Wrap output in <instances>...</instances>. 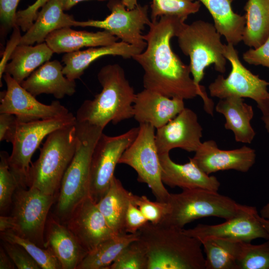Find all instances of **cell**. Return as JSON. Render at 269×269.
<instances>
[{"instance_id": "1", "label": "cell", "mask_w": 269, "mask_h": 269, "mask_svg": "<svg viewBox=\"0 0 269 269\" xmlns=\"http://www.w3.org/2000/svg\"><path fill=\"white\" fill-rule=\"evenodd\" d=\"M186 19L162 16L151 21L148 32L143 35L146 48L132 58L144 71V89L169 98L183 100L199 96L203 101L206 112L213 116L214 104L208 96L205 87L194 83L190 77L189 65L185 64L171 47V38L177 37Z\"/></svg>"}, {"instance_id": "2", "label": "cell", "mask_w": 269, "mask_h": 269, "mask_svg": "<svg viewBox=\"0 0 269 269\" xmlns=\"http://www.w3.org/2000/svg\"><path fill=\"white\" fill-rule=\"evenodd\" d=\"M137 234L146 249L147 269H205L201 241L183 229L148 222Z\"/></svg>"}, {"instance_id": "3", "label": "cell", "mask_w": 269, "mask_h": 269, "mask_svg": "<svg viewBox=\"0 0 269 269\" xmlns=\"http://www.w3.org/2000/svg\"><path fill=\"white\" fill-rule=\"evenodd\" d=\"M102 89L92 100H86L76 112L77 122H86L104 129L133 118L136 93L118 64L103 66L97 75Z\"/></svg>"}, {"instance_id": "4", "label": "cell", "mask_w": 269, "mask_h": 269, "mask_svg": "<svg viewBox=\"0 0 269 269\" xmlns=\"http://www.w3.org/2000/svg\"><path fill=\"white\" fill-rule=\"evenodd\" d=\"M103 130L86 122H76V150L62 178L56 206L57 216L61 221H66L89 196L92 155Z\"/></svg>"}, {"instance_id": "5", "label": "cell", "mask_w": 269, "mask_h": 269, "mask_svg": "<svg viewBox=\"0 0 269 269\" xmlns=\"http://www.w3.org/2000/svg\"><path fill=\"white\" fill-rule=\"evenodd\" d=\"M76 124L58 129L47 136L39 157L31 164L27 187L56 196L75 152Z\"/></svg>"}, {"instance_id": "6", "label": "cell", "mask_w": 269, "mask_h": 269, "mask_svg": "<svg viewBox=\"0 0 269 269\" xmlns=\"http://www.w3.org/2000/svg\"><path fill=\"white\" fill-rule=\"evenodd\" d=\"M167 203L168 213L159 224L179 229L203 217H217L227 220L249 206L239 204L218 192L204 189H186L179 193H170Z\"/></svg>"}, {"instance_id": "7", "label": "cell", "mask_w": 269, "mask_h": 269, "mask_svg": "<svg viewBox=\"0 0 269 269\" xmlns=\"http://www.w3.org/2000/svg\"><path fill=\"white\" fill-rule=\"evenodd\" d=\"M221 36L214 24L202 20L185 23L177 36L181 51L189 57L191 74L197 86H201L205 69L210 65L214 64L221 73L226 71L227 60Z\"/></svg>"}, {"instance_id": "8", "label": "cell", "mask_w": 269, "mask_h": 269, "mask_svg": "<svg viewBox=\"0 0 269 269\" xmlns=\"http://www.w3.org/2000/svg\"><path fill=\"white\" fill-rule=\"evenodd\" d=\"M223 55L231 65L228 76L219 75L208 87L211 97L220 99L230 96L248 98L255 101L263 115L269 113V82L252 73L241 62L231 44H224Z\"/></svg>"}, {"instance_id": "9", "label": "cell", "mask_w": 269, "mask_h": 269, "mask_svg": "<svg viewBox=\"0 0 269 269\" xmlns=\"http://www.w3.org/2000/svg\"><path fill=\"white\" fill-rule=\"evenodd\" d=\"M155 134V128L151 125L139 124L136 137L124 152L119 163L132 167L137 173V181L148 185L156 200L167 203L170 193L161 180Z\"/></svg>"}, {"instance_id": "10", "label": "cell", "mask_w": 269, "mask_h": 269, "mask_svg": "<svg viewBox=\"0 0 269 269\" xmlns=\"http://www.w3.org/2000/svg\"><path fill=\"white\" fill-rule=\"evenodd\" d=\"M76 116L70 112L61 117L18 122L9 157L10 169L22 187H27L31 159L42 140L55 130L76 123Z\"/></svg>"}, {"instance_id": "11", "label": "cell", "mask_w": 269, "mask_h": 269, "mask_svg": "<svg viewBox=\"0 0 269 269\" xmlns=\"http://www.w3.org/2000/svg\"><path fill=\"white\" fill-rule=\"evenodd\" d=\"M55 197L35 188L27 189L19 185L12 198L11 216L15 228L12 232L45 248L44 232L47 217Z\"/></svg>"}, {"instance_id": "12", "label": "cell", "mask_w": 269, "mask_h": 269, "mask_svg": "<svg viewBox=\"0 0 269 269\" xmlns=\"http://www.w3.org/2000/svg\"><path fill=\"white\" fill-rule=\"evenodd\" d=\"M139 127L116 136L103 133L93 150L90 169L89 196L97 203L108 191L116 166L125 150L136 137Z\"/></svg>"}, {"instance_id": "13", "label": "cell", "mask_w": 269, "mask_h": 269, "mask_svg": "<svg viewBox=\"0 0 269 269\" xmlns=\"http://www.w3.org/2000/svg\"><path fill=\"white\" fill-rule=\"evenodd\" d=\"M107 6L111 14L104 19L82 21L75 20L73 26L101 28L124 42L145 49L146 42L141 32L145 25L148 26L151 22L148 17V6L138 4L134 8L129 10L121 0H110Z\"/></svg>"}, {"instance_id": "14", "label": "cell", "mask_w": 269, "mask_h": 269, "mask_svg": "<svg viewBox=\"0 0 269 269\" xmlns=\"http://www.w3.org/2000/svg\"><path fill=\"white\" fill-rule=\"evenodd\" d=\"M6 90L0 93V113L14 115L18 122L53 119L64 116L70 112L58 101L50 105L37 100L9 74L4 73Z\"/></svg>"}, {"instance_id": "15", "label": "cell", "mask_w": 269, "mask_h": 269, "mask_svg": "<svg viewBox=\"0 0 269 269\" xmlns=\"http://www.w3.org/2000/svg\"><path fill=\"white\" fill-rule=\"evenodd\" d=\"M256 208L248 207L240 214L217 225L198 224L193 228L183 229L188 236L200 241L208 237L250 243L258 238L269 239V234L258 219Z\"/></svg>"}, {"instance_id": "16", "label": "cell", "mask_w": 269, "mask_h": 269, "mask_svg": "<svg viewBox=\"0 0 269 269\" xmlns=\"http://www.w3.org/2000/svg\"><path fill=\"white\" fill-rule=\"evenodd\" d=\"M203 128L195 112L185 108L163 126L157 129L155 140L159 154L175 148L195 152L201 145Z\"/></svg>"}, {"instance_id": "17", "label": "cell", "mask_w": 269, "mask_h": 269, "mask_svg": "<svg viewBox=\"0 0 269 269\" xmlns=\"http://www.w3.org/2000/svg\"><path fill=\"white\" fill-rule=\"evenodd\" d=\"M66 222L88 253L103 241L116 235L89 196L76 207Z\"/></svg>"}, {"instance_id": "18", "label": "cell", "mask_w": 269, "mask_h": 269, "mask_svg": "<svg viewBox=\"0 0 269 269\" xmlns=\"http://www.w3.org/2000/svg\"><path fill=\"white\" fill-rule=\"evenodd\" d=\"M256 154L255 149L244 145L237 149H220L216 142L208 140L202 142L192 159L206 174L226 170L246 172L254 164Z\"/></svg>"}, {"instance_id": "19", "label": "cell", "mask_w": 269, "mask_h": 269, "mask_svg": "<svg viewBox=\"0 0 269 269\" xmlns=\"http://www.w3.org/2000/svg\"><path fill=\"white\" fill-rule=\"evenodd\" d=\"M185 108L184 100L169 98L144 89L136 93L133 105V118L139 123L158 129Z\"/></svg>"}, {"instance_id": "20", "label": "cell", "mask_w": 269, "mask_h": 269, "mask_svg": "<svg viewBox=\"0 0 269 269\" xmlns=\"http://www.w3.org/2000/svg\"><path fill=\"white\" fill-rule=\"evenodd\" d=\"M163 184L182 190L204 189L218 192L220 183L214 176L206 174L189 158L185 164H178L170 157L169 153L159 154Z\"/></svg>"}, {"instance_id": "21", "label": "cell", "mask_w": 269, "mask_h": 269, "mask_svg": "<svg viewBox=\"0 0 269 269\" xmlns=\"http://www.w3.org/2000/svg\"><path fill=\"white\" fill-rule=\"evenodd\" d=\"M63 68L59 61H48L35 70L20 85L34 97L46 94L61 99L66 96H72L76 92L75 80L67 78L63 73Z\"/></svg>"}, {"instance_id": "22", "label": "cell", "mask_w": 269, "mask_h": 269, "mask_svg": "<svg viewBox=\"0 0 269 269\" xmlns=\"http://www.w3.org/2000/svg\"><path fill=\"white\" fill-rule=\"evenodd\" d=\"M144 50L121 41L111 45L65 53L62 58L64 65L63 73L68 79L75 80L80 78L92 62L102 57L113 55L130 59Z\"/></svg>"}, {"instance_id": "23", "label": "cell", "mask_w": 269, "mask_h": 269, "mask_svg": "<svg viewBox=\"0 0 269 269\" xmlns=\"http://www.w3.org/2000/svg\"><path fill=\"white\" fill-rule=\"evenodd\" d=\"M45 248L51 250L62 269H77L87 254L67 226L52 217L47 222Z\"/></svg>"}, {"instance_id": "24", "label": "cell", "mask_w": 269, "mask_h": 269, "mask_svg": "<svg viewBox=\"0 0 269 269\" xmlns=\"http://www.w3.org/2000/svg\"><path fill=\"white\" fill-rule=\"evenodd\" d=\"M119 38L107 30L96 32L76 30L70 27L54 31L46 37L45 42L54 53H67L86 47H95L112 44Z\"/></svg>"}, {"instance_id": "25", "label": "cell", "mask_w": 269, "mask_h": 269, "mask_svg": "<svg viewBox=\"0 0 269 269\" xmlns=\"http://www.w3.org/2000/svg\"><path fill=\"white\" fill-rule=\"evenodd\" d=\"M215 109L224 116L225 128L232 131L236 141L252 142L256 135L251 124L254 115L252 106L246 104L242 98L230 96L220 99Z\"/></svg>"}, {"instance_id": "26", "label": "cell", "mask_w": 269, "mask_h": 269, "mask_svg": "<svg viewBox=\"0 0 269 269\" xmlns=\"http://www.w3.org/2000/svg\"><path fill=\"white\" fill-rule=\"evenodd\" d=\"M41 8L31 26L22 35L19 44L44 42L54 31L73 26L75 19L64 12L59 0H50Z\"/></svg>"}, {"instance_id": "27", "label": "cell", "mask_w": 269, "mask_h": 269, "mask_svg": "<svg viewBox=\"0 0 269 269\" xmlns=\"http://www.w3.org/2000/svg\"><path fill=\"white\" fill-rule=\"evenodd\" d=\"M132 195L114 176L108 191L97 203L108 225L116 235L127 233L125 219Z\"/></svg>"}, {"instance_id": "28", "label": "cell", "mask_w": 269, "mask_h": 269, "mask_svg": "<svg viewBox=\"0 0 269 269\" xmlns=\"http://www.w3.org/2000/svg\"><path fill=\"white\" fill-rule=\"evenodd\" d=\"M198 0L209 11L216 29L227 43L235 46L242 41L246 17L234 12L231 5L233 0Z\"/></svg>"}, {"instance_id": "29", "label": "cell", "mask_w": 269, "mask_h": 269, "mask_svg": "<svg viewBox=\"0 0 269 269\" xmlns=\"http://www.w3.org/2000/svg\"><path fill=\"white\" fill-rule=\"evenodd\" d=\"M53 51L44 42L35 46L19 44L5 67L4 73L9 74L21 84L35 70L49 61Z\"/></svg>"}, {"instance_id": "30", "label": "cell", "mask_w": 269, "mask_h": 269, "mask_svg": "<svg viewBox=\"0 0 269 269\" xmlns=\"http://www.w3.org/2000/svg\"><path fill=\"white\" fill-rule=\"evenodd\" d=\"M244 9L246 22L242 41L256 48L269 36V0H248Z\"/></svg>"}, {"instance_id": "31", "label": "cell", "mask_w": 269, "mask_h": 269, "mask_svg": "<svg viewBox=\"0 0 269 269\" xmlns=\"http://www.w3.org/2000/svg\"><path fill=\"white\" fill-rule=\"evenodd\" d=\"M137 239V233L116 235L107 239L87 253L77 269H109L122 250Z\"/></svg>"}, {"instance_id": "32", "label": "cell", "mask_w": 269, "mask_h": 269, "mask_svg": "<svg viewBox=\"0 0 269 269\" xmlns=\"http://www.w3.org/2000/svg\"><path fill=\"white\" fill-rule=\"evenodd\" d=\"M206 254L205 269H237L241 242L216 237L200 240Z\"/></svg>"}, {"instance_id": "33", "label": "cell", "mask_w": 269, "mask_h": 269, "mask_svg": "<svg viewBox=\"0 0 269 269\" xmlns=\"http://www.w3.org/2000/svg\"><path fill=\"white\" fill-rule=\"evenodd\" d=\"M2 240L23 247L42 269H60L61 265L51 250L43 248L11 231L0 232Z\"/></svg>"}, {"instance_id": "34", "label": "cell", "mask_w": 269, "mask_h": 269, "mask_svg": "<svg viewBox=\"0 0 269 269\" xmlns=\"http://www.w3.org/2000/svg\"><path fill=\"white\" fill-rule=\"evenodd\" d=\"M236 264L237 269H269V239L258 245L241 242Z\"/></svg>"}, {"instance_id": "35", "label": "cell", "mask_w": 269, "mask_h": 269, "mask_svg": "<svg viewBox=\"0 0 269 269\" xmlns=\"http://www.w3.org/2000/svg\"><path fill=\"white\" fill-rule=\"evenodd\" d=\"M201 2L194 0H152L151 21L162 16H176L187 18L189 15L199 10Z\"/></svg>"}, {"instance_id": "36", "label": "cell", "mask_w": 269, "mask_h": 269, "mask_svg": "<svg viewBox=\"0 0 269 269\" xmlns=\"http://www.w3.org/2000/svg\"><path fill=\"white\" fill-rule=\"evenodd\" d=\"M148 258L144 246L138 239L128 244L109 269H147Z\"/></svg>"}, {"instance_id": "37", "label": "cell", "mask_w": 269, "mask_h": 269, "mask_svg": "<svg viewBox=\"0 0 269 269\" xmlns=\"http://www.w3.org/2000/svg\"><path fill=\"white\" fill-rule=\"evenodd\" d=\"M0 157V211L3 213L12 204L14 193L20 185L10 169L9 155L1 151Z\"/></svg>"}, {"instance_id": "38", "label": "cell", "mask_w": 269, "mask_h": 269, "mask_svg": "<svg viewBox=\"0 0 269 269\" xmlns=\"http://www.w3.org/2000/svg\"><path fill=\"white\" fill-rule=\"evenodd\" d=\"M132 202L137 207L148 221L153 224L161 223L168 211L167 203L152 201L144 195L133 194Z\"/></svg>"}, {"instance_id": "39", "label": "cell", "mask_w": 269, "mask_h": 269, "mask_svg": "<svg viewBox=\"0 0 269 269\" xmlns=\"http://www.w3.org/2000/svg\"><path fill=\"white\" fill-rule=\"evenodd\" d=\"M2 241V246L18 269H40L41 268L21 246Z\"/></svg>"}, {"instance_id": "40", "label": "cell", "mask_w": 269, "mask_h": 269, "mask_svg": "<svg viewBox=\"0 0 269 269\" xmlns=\"http://www.w3.org/2000/svg\"><path fill=\"white\" fill-rule=\"evenodd\" d=\"M20 0H0V35L5 36L16 25V8Z\"/></svg>"}, {"instance_id": "41", "label": "cell", "mask_w": 269, "mask_h": 269, "mask_svg": "<svg viewBox=\"0 0 269 269\" xmlns=\"http://www.w3.org/2000/svg\"><path fill=\"white\" fill-rule=\"evenodd\" d=\"M50 0H36L24 9L16 12V25L23 32H26L36 18L39 9Z\"/></svg>"}, {"instance_id": "42", "label": "cell", "mask_w": 269, "mask_h": 269, "mask_svg": "<svg viewBox=\"0 0 269 269\" xmlns=\"http://www.w3.org/2000/svg\"><path fill=\"white\" fill-rule=\"evenodd\" d=\"M243 58L249 64L262 65L269 68V36L259 47L244 52Z\"/></svg>"}, {"instance_id": "43", "label": "cell", "mask_w": 269, "mask_h": 269, "mask_svg": "<svg viewBox=\"0 0 269 269\" xmlns=\"http://www.w3.org/2000/svg\"><path fill=\"white\" fill-rule=\"evenodd\" d=\"M148 220L137 207L131 202L125 219V230L127 233L135 234L145 225Z\"/></svg>"}, {"instance_id": "44", "label": "cell", "mask_w": 269, "mask_h": 269, "mask_svg": "<svg viewBox=\"0 0 269 269\" xmlns=\"http://www.w3.org/2000/svg\"><path fill=\"white\" fill-rule=\"evenodd\" d=\"M18 122L12 114L0 113V141L12 143L17 130Z\"/></svg>"}, {"instance_id": "45", "label": "cell", "mask_w": 269, "mask_h": 269, "mask_svg": "<svg viewBox=\"0 0 269 269\" xmlns=\"http://www.w3.org/2000/svg\"><path fill=\"white\" fill-rule=\"evenodd\" d=\"M20 27L16 25L13 27L12 33L9 39L6 43L5 49L2 54L1 60L0 62V80L1 86V78L4 73L5 67L8 61L10 59L11 56L17 46L19 44L22 35L20 34Z\"/></svg>"}, {"instance_id": "46", "label": "cell", "mask_w": 269, "mask_h": 269, "mask_svg": "<svg viewBox=\"0 0 269 269\" xmlns=\"http://www.w3.org/2000/svg\"><path fill=\"white\" fill-rule=\"evenodd\" d=\"M15 265L3 248H0V269H13Z\"/></svg>"}, {"instance_id": "47", "label": "cell", "mask_w": 269, "mask_h": 269, "mask_svg": "<svg viewBox=\"0 0 269 269\" xmlns=\"http://www.w3.org/2000/svg\"><path fill=\"white\" fill-rule=\"evenodd\" d=\"M15 224L12 216H0V231L4 232L6 231H13Z\"/></svg>"}, {"instance_id": "48", "label": "cell", "mask_w": 269, "mask_h": 269, "mask_svg": "<svg viewBox=\"0 0 269 269\" xmlns=\"http://www.w3.org/2000/svg\"><path fill=\"white\" fill-rule=\"evenodd\" d=\"M261 119L265 124L267 132L269 133V113L262 115ZM260 214L262 217L269 220V202L262 208Z\"/></svg>"}, {"instance_id": "49", "label": "cell", "mask_w": 269, "mask_h": 269, "mask_svg": "<svg viewBox=\"0 0 269 269\" xmlns=\"http://www.w3.org/2000/svg\"><path fill=\"white\" fill-rule=\"evenodd\" d=\"M64 10H68L78 3L87 0H59ZM105 1L107 0H97Z\"/></svg>"}, {"instance_id": "50", "label": "cell", "mask_w": 269, "mask_h": 269, "mask_svg": "<svg viewBox=\"0 0 269 269\" xmlns=\"http://www.w3.org/2000/svg\"><path fill=\"white\" fill-rule=\"evenodd\" d=\"M123 3L128 9L131 10L134 8L138 4L137 0H121Z\"/></svg>"}, {"instance_id": "51", "label": "cell", "mask_w": 269, "mask_h": 269, "mask_svg": "<svg viewBox=\"0 0 269 269\" xmlns=\"http://www.w3.org/2000/svg\"><path fill=\"white\" fill-rule=\"evenodd\" d=\"M258 217L264 228L269 234V220L263 218L259 215H258Z\"/></svg>"}]
</instances>
